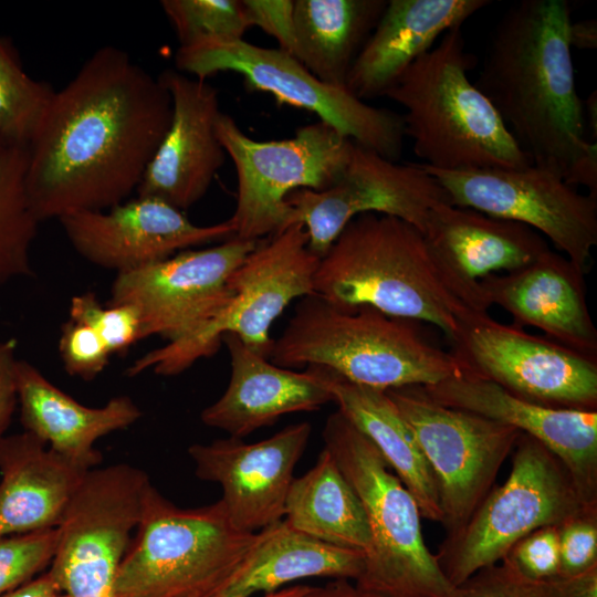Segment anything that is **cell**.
<instances>
[{
  "instance_id": "cell-1",
  "label": "cell",
  "mask_w": 597,
  "mask_h": 597,
  "mask_svg": "<svg viewBox=\"0 0 597 597\" xmlns=\"http://www.w3.org/2000/svg\"><path fill=\"white\" fill-rule=\"evenodd\" d=\"M171 97L125 51L104 46L54 93L29 145L27 190L39 222L124 202L171 119Z\"/></svg>"
},
{
  "instance_id": "cell-2",
  "label": "cell",
  "mask_w": 597,
  "mask_h": 597,
  "mask_svg": "<svg viewBox=\"0 0 597 597\" xmlns=\"http://www.w3.org/2000/svg\"><path fill=\"white\" fill-rule=\"evenodd\" d=\"M565 0H523L499 21L475 86L532 165L566 182L597 151L585 137Z\"/></svg>"
},
{
  "instance_id": "cell-3",
  "label": "cell",
  "mask_w": 597,
  "mask_h": 597,
  "mask_svg": "<svg viewBox=\"0 0 597 597\" xmlns=\"http://www.w3.org/2000/svg\"><path fill=\"white\" fill-rule=\"evenodd\" d=\"M314 294L341 308L430 323L451 343L490 308L480 282L451 270L419 229L375 212L353 218L320 259Z\"/></svg>"
},
{
  "instance_id": "cell-4",
  "label": "cell",
  "mask_w": 597,
  "mask_h": 597,
  "mask_svg": "<svg viewBox=\"0 0 597 597\" xmlns=\"http://www.w3.org/2000/svg\"><path fill=\"white\" fill-rule=\"evenodd\" d=\"M269 359L287 369L326 367L383 390L464 375L460 360L427 341L415 321L371 306L341 308L314 293L300 298Z\"/></svg>"
},
{
  "instance_id": "cell-5",
  "label": "cell",
  "mask_w": 597,
  "mask_h": 597,
  "mask_svg": "<svg viewBox=\"0 0 597 597\" xmlns=\"http://www.w3.org/2000/svg\"><path fill=\"white\" fill-rule=\"evenodd\" d=\"M472 61L461 25L454 27L385 93L406 111L405 136L416 156L440 170L532 165L494 106L470 82Z\"/></svg>"
},
{
  "instance_id": "cell-6",
  "label": "cell",
  "mask_w": 597,
  "mask_h": 597,
  "mask_svg": "<svg viewBox=\"0 0 597 597\" xmlns=\"http://www.w3.org/2000/svg\"><path fill=\"white\" fill-rule=\"evenodd\" d=\"M322 437L366 514L370 545L358 587L384 597H455L423 540L420 509L375 444L338 409Z\"/></svg>"
},
{
  "instance_id": "cell-7",
  "label": "cell",
  "mask_w": 597,
  "mask_h": 597,
  "mask_svg": "<svg viewBox=\"0 0 597 597\" xmlns=\"http://www.w3.org/2000/svg\"><path fill=\"white\" fill-rule=\"evenodd\" d=\"M136 530L117 573V597H214L255 535L234 526L221 500L180 509L151 483Z\"/></svg>"
},
{
  "instance_id": "cell-8",
  "label": "cell",
  "mask_w": 597,
  "mask_h": 597,
  "mask_svg": "<svg viewBox=\"0 0 597 597\" xmlns=\"http://www.w3.org/2000/svg\"><path fill=\"white\" fill-rule=\"evenodd\" d=\"M318 262L302 223L261 241L230 276L232 297L217 315L186 336L137 358L126 375L134 377L149 369L160 376L178 375L218 352L229 333L269 359L273 322L293 300L314 293Z\"/></svg>"
},
{
  "instance_id": "cell-9",
  "label": "cell",
  "mask_w": 597,
  "mask_h": 597,
  "mask_svg": "<svg viewBox=\"0 0 597 597\" xmlns=\"http://www.w3.org/2000/svg\"><path fill=\"white\" fill-rule=\"evenodd\" d=\"M512 453L506 481L490 491L464 527L446 537L434 554L455 588L500 563L532 532L597 509L584 501L565 465L540 441L521 433Z\"/></svg>"
},
{
  "instance_id": "cell-10",
  "label": "cell",
  "mask_w": 597,
  "mask_h": 597,
  "mask_svg": "<svg viewBox=\"0 0 597 597\" xmlns=\"http://www.w3.org/2000/svg\"><path fill=\"white\" fill-rule=\"evenodd\" d=\"M217 136L237 174V203L228 219L243 240H262L290 226L287 196L297 189L332 187L349 163L355 143L331 125L316 122L290 138L259 142L221 113Z\"/></svg>"
},
{
  "instance_id": "cell-11",
  "label": "cell",
  "mask_w": 597,
  "mask_h": 597,
  "mask_svg": "<svg viewBox=\"0 0 597 597\" xmlns=\"http://www.w3.org/2000/svg\"><path fill=\"white\" fill-rule=\"evenodd\" d=\"M175 63L177 71L200 80L219 72L240 74L248 88L315 114L356 145L392 161L401 157L406 137L402 115L371 106L346 87L322 82L279 48H263L243 39L206 40L179 46Z\"/></svg>"
},
{
  "instance_id": "cell-12",
  "label": "cell",
  "mask_w": 597,
  "mask_h": 597,
  "mask_svg": "<svg viewBox=\"0 0 597 597\" xmlns=\"http://www.w3.org/2000/svg\"><path fill=\"white\" fill-rule=\"evenodd\" d=\"M433 473L446 537L459 533L492 490L521 436L517 429L443 406L422 386L386 390Z\"/></svg>"
},
{
  "instance_id": "cell-13",
  "label": "cell",
  "mask_w": 597,
  "mask_h": 597,
  "mask_svg": "<svg viewBox=\"0 0 597 597\" xmlns=\"http://www.w3.org/2000/svg\"><path fill=\"white\" fill-rule=\"evenodd\" d=\"M149 483L144 471L125 463L86 473L56 527L49 570L64 597H117V573Z\"/></svg>"
},
{
  "instance_id": "cell-14",
  "label": "cell",
  "mask_w": 597,
  "mask_h": 597,
  "mask_svg": "<svg viewBox=\"0 0 597 597\" xmlns=\"http://www.w3.org/2000/svg\"><path fill=\"white\" fill-rule=\"evenodd\" d=\"M420 165L444 189L451 205L525 224L586 272L597 244V198L534 165L463 170Z\"/></svg>"
},
{
  "instance_id": "cell-15",
  "label": "cell",
  "mask_w": 597,
  "mask_h": 597,
  "mask_svg": "<svg viewBox=\"0 0 597 597\" xmlns=\"http://www.w3.org/2000/svg\"><path fill=\"white\" fill-rule=\"evenodd\" d=\"M451 353L464 375L492 381L520 398L546 407L597 410V357L501 324L489 313L464 326Z\"/></svg>"
},
{
  "instance_id": "cell-16",
  "label": "cell",
  "mask_w": 597,
  "mask_h": 597,
  "mask_svg": "<svg viewBox=\"0 0 597 597\" xmlns=\"http://www.w3.org/2000/svg\"><path fill=\"white\" fill-rule=\"evenodd\" d=\"M262 240L237 237L199 250H184L159 262L116 273L108 304H132L140 314L142 339L168 342L193 332L232 297L229 279Z\"/></svg>"
},
{
  "instance_id": "cell-17",
  "label": "cell",
  "mask_w": 597,
  "mask_h": 597,
  "mask_svg": "<svg viewBox=\"0 0 597 597\" xmlns=\"http://www.w3.org/2000/svg\"><path fill=\"white\" fill-rule=\"evenodd\" d=\"M286 201L290 226L302 223L308 248L320 259L356 216L383 213L405 220L422 233L430 211L449 202L444 189L420 164H399L354 145L341 178L321 191L297 189Z\"/></svg>"
},
{
  "instance_id": "cell-18",
  "label": "cell",
  "mask_w": 597,
  "mask_h": 597,
  "mask_svg": "<svg viewBox=\"0 0 597 597\" xmlns=\"http://www.w3.org/2000/svg\"><path fill=\"white\" fill-rule=\"evenodd\" d=\"M57 220L83 259L116 273L234 234L229 220L198 226L169 203L138 196L106 210L70 212Z\"/></svg>"
},
{
  "instance_id": "cell-19",
  "label": "cell",
  "mask_w": 597,
  "mask_h": 597,
  "mask_svg": "<svg viewBox=\"0 0 597 597\" xmlns=\"http://www.w3.org/2000/svg\"><path fill=\"white\" fill-rule=\"evenodd\" d=\"M311 431L304 421L259 442L229 437L209 444L195 443L188 453L200 480L221 485L220 500L234 526L255 533L284 519L294 468Z\"/></svg>"
},
{
  "instance_id": "cell-20",
  "label": "cell",
  "mask_w": 597,
  "mask_h": 597,
  "mask_svg": "<svg viewBox=\"0 0 597 597\" xmlns=\"http://www.w3.org/2000/svg\"><path fill=\"white\" fill-rule=\"evenodd\" d=\"M159 78L171 97V119L136 191L184 211L202 199L227 159L216 132L222 112L207 80L177 70Z\"/></svg>"
},
{
  "instance_id": "cell-21",
  "label": "cell",
  "mask_w": 597,
  "mask_h": 597,
  "mask_svg": "<svg viewBox=\"0 0 597 597\" xmlns=\"http://www.w3.org/2000/svg\"><path fill=\"white\" fill-rule=\"evenodd\" d=\"M422 388L443 406L511 426L540 441L565 465L584 501L597 505V410L542 406L467 375Z\"/></svg>"
},
{
  "instance_id": "cell-22",
  "label": "cell",
  "mask_w": 597,
  "mask_h": 597,
  "mask_svg": "<svg viewBox=\"0 0 597 597\" xmlns=\"http://www.w3.org/2000/svg\"><path fill=\"white\" fill-rule=\"evenodd\" d=\"M479 282L490 306L510 313L513 325L535 327L561 345L597 357L585 271L565 255L548 249L521 269Z\"/></svg>"
},
{
  "instance_id": "cell-23",
  "label": "cell",
  "mask_w": 597,
  "mask_h": 597,
  "mask_svg": "<svg viewBox=\"0 0 597 597\" xmlns=\"http://www.w3.org/2000/svg\"><path fill=\"white\" fill-rule=\"evenodd\" d=\"M231 377L222 396L205 408L201 421L240 438L274 425L284 415L313 411L333 401L315 366L298 373L280 367L251 349L235 334H226Z\"/></svg>"
},
{
  "instance_id": "cell-24",
  "label": "cell",
  "mask_w": 597,
  "mask_h": 597,
  "mask_svg": "<svg viewBox=\"0 0 597 597\" xmlns=\"http://www.w3.org/2000/svg\"><path fill=\"white\" fill-rule=\"evenodd\" d=\"M488 0H389L357 55L346 88L364 101L384 96L437 39L486 7Z\"/></svg>"
},
{
  "instance_id": "cell-25",
  "label": "cell",
  "mask_w": 597,
  "mask_h": 597,
  "mask_svg": "<svg viewBox=\"0 0 597 597\" xmlns=\"http://www.w3.org/2000/svg\"><path fill=\"white\" fill-rule=\"evenodd\" d=\"M88 469L23 431L0 437V537L56 528Z\"/></svg>"
},
{
  "instance_id": "cell-26",
  "label": "cell",
  "mask_w": 597,
  "mask_h": 597,
  "mask_svg": "<svg viewBox=\"0 0 597 597\" xmlns=\"http://www.w3.org/2000/svg\"><path fill=\"white\" fill-rule=\"evenodd\" d=\"M15 383L23 431L88 469L102 461L94 447L100 438L126 429L142 417L128 396H116L97 408L84 406L23 359L17 360Z\"/></svg>"
},
{
  "instance_id": "cell-27",
  "label": "cell",
  "mask_w": 597,
  "mask_h": 597,
  "mask_svg": "<svg viewBox=\"0 0 597 597\" xmlns=\"http://www.w3.org/2000/svg\"><path fill=\"white\" fill-rule=\"evenodd\" d=\"M423 234L438 256L470 282L521 269L549 249L525 224L449 202L430 211Z\"/></svg>"
},
{
  "instance_id": "cell-28",
  "label": "cell",
  "mask_w": 597,
  "mask_h": 597,
  "mask_svg": "<svg viewBox=\"0 0 597 597\" xmlns=\"http://www.w3.org/2000/svg\"><path fill=\"white\" fill-rule=\"evenodd\" d=\"M363 568V552L323 542L282 519L255 533L242 562L214 597L268 595L312 577L356 582Z\"/></svg>"
},
{
  "instance_id": "cell-29",
  "label": "cell",
  "mask_w": 597,
  "mask_h": 597,
  "mask_svg": "<svg viewBox=\"0 0 597 597\" xmlns=\"http://www.w3.org/2000/svg\"><path fill=\"white\" fill-rule=\"evenodd\" d=\"M315 367L338 410L375 444L415 498L421 516L440 523L441 509L431 468L386 390L354 384L326 367Z\"/></svg>"
},
{
  "instance_id": "cell-30",
  "label": "cell",
  "mask_w": 597,
  "mask_h": 597,
  "mask_svg": "<svg viewBox=\"0 0 597 597\" xmlns=\"http://www.w3.org/2000/svg\"><path fill=\"white\" fill-rule=\"evenodd\" d=\"M386 0H294V56L318 80L346 87Z\"/></svg>"
},
{
  "instance_id": "cell-31",
  "label": "cell",
  "mask_w": 597,
  "mask_h": 597,
  "mask_svg": "<svg viewBox=\"0 0 597 597\" xmlns=\"http://www.w3.org/2000/svg\"><path fill=\"white\" fill-rule=\"evenodd\" d=\"M284 520L307 535L364 555L370 545L363 505L326 448L312 469L292 481Z\"/></svg>"
},
{
  "instance_id": "cell-32",
  "label": "cell",
  "mask_w": 597,
  "mask_h": 597,
  "mask_svg": "<svg viewBox=\"0 0 597 597\" xmlns=\"http://www.w3.org/2000/svg\"><path fill=\"white\" fill-rule=\"evenodd\" d=\"M29 148L0 142V286L31 276L38 224L28 197Z\"/></svg>"
},
{
  "instance_id": "cell-33",
  "label": "cell",
  "mask_w": 597,
  "mask_h": 597,
  "mask_svg": "<svg viewBox=\"0 0 597 597\" xmlns=\"http://www.w3.org/2000/svg\"><path fill=\"white\" fill-rule=\"evenodd\" d=\"M53 88L31 78L13 50L0 38V136L29 147L54 96Z\"/></svg>"
},
{
  "instance_id": "cell-34",
  "label": "cell",
  "mask_w": 597,
  "mask_h": 597,
  "mask_svg": "<svg viewBox=\"0 0 597 597\" xmlns=\"http://www.w3.org/2000/svg\"><path fill=\"white\" fill-rule=\"evenodd\" d=\"M180 46L206 40H240L251 27L242 0H163Z\"/></svg>"
},
{
  "instance_id": "cell-35",
  "label": "cell",
  "mask_w": 597,
  "mask_h": 597,
  "mask_svg": "<svg viewBox=\"0 0 597 597\" xmlns=\"http://www.w3.org/2000/svg\"><path fill=\"white\" fill-rule=\"evenodd\" d=\"M70 320L92 327L111 354L126 350L142 339L139 311L132 304L103 306L92 293L75 295L70 304Z\"/></svg>"
},
{
  "instance_id": "cell-36",
  "label": "cell",
  "mask_w": 597,
  "mask_h": 597,
  "mask_svg": "<svg viewBox=\"0 0 597 597\" xmlns=\"http://www.w3.org/2000/svg\"><path fill=\"white\" fill-rule=\"evenodd\" d=\"M57 528L0 537V597L28 583L52 562Z\"/></svg>"
},
{
  "instance_id": "cell-37",
  "label": "cell",
  "mask_w": 597,
  "mask_h": 597,
  "mask_svg": "<svg viewBox=\"0 0 597 597\" xmlns=\"http://www.w3.org/2000/svg\"><path fill=\"white\" fill-rule=\"evenodd\" d=\"M455 597H565L559 575L528 579L503 562L476 572L457 587Z\"/></svg>"
},
{
  "instance_id": "cell-38",
  "label": "cell",
  "mask_w": 597,
  "mask_h": 597,
  "mask_svg": "<svg viewBox=\"0 0 597 597\" xmlns=\"http://www.w3.org/2000/svg\"><path fill=\"white\" fill-rule=\"evenodd\" d=\"M59 354L65 371L83 380L96 378L105 369L112 355L92 327L72 320L62 326Z\"/></svg>"
},
{
  "instance_id": "cell-39",
  "label": "cell",
  "mask_w": 597,
  "mask_h": 597,
  "mask_svg": "<svg viewBox=\"0 0 597 597\" xmlns=\"http://www.w3.org/2000/svg\"><path fill=\"white\" fill-rule=\"evenodd\" d=\"M501 562L533 580L559 575L558 526H544L526 535Z\"/></svg>"
},
{
  "instance_id": "cell-40",
  "label": "cell",
  "mask_w": 597,
  "mask_h": 597,
  "mask_svg": "<svg viewBox=\"0 0 597 597\" xmlns=\"http://www.w3.org/2000/svg\"><path fill=\"white\" fill-rule=\"evenodd\" d=\"M559 576L569 577L597 566V509L558 526Z\"/></svg>"
},
{
  "instance_id": "cell-41",
  "label": "cell",
  "mask_w": 597,
  "mask_h": 597,
  "mask_svg": "<svg viewBox=\"0 0 597 597\" xmlns=\"http://www.w3.org/2000/svg\"><path fill=\"white\" fill-rule=\"evenodd\" d=\"M249 21L273 36L279 49L294 54V0H242Z\"/></svg>"
},
{
  "instance_id": "cell-42",
  "label": "cell",
  "mask_w": 597,
  "mask_h": 597,
  "mask_svg": "<svg viewBox=\"0 0 597 597\" xmlns=\"http://www.w3.org/2000/svg\"><path fill=\"white\" fill-rule=\"evenodd\" d=\"M17 341H0V437L10 425L18 404L15 383Z\"/></svg>"
},
{
  "instance_id": "cell-43",
  "label": "cell",
  "mask_w": 597,
  "mask_h": 597,
  "mask_svg": "<svg viewBox=\"0 0 597 597\" xmlns=\"http://www.w3.org/2000/svg\"><path fill=\"white\" fill-rule=\"evenodd\" d=\"M301 597H384L365 590L352 580L336 579L324 586H308Z\"/></svg>"
},
{
  "instance_id": "cell-44",
  "label": "cell",
  "mask_w": 597,
  "mask_h": 597,
  "mask_svg": "<svg viewBox=\"0 0 597 597\" xmlns=\"http://www.w3.org/2000/svg\"><path fill=\"white\" fill-rule=\"evenodd\" d=\"M1 597H64L50 572L29 580Z\"/></svg>"
},
{
  "instance_id": "cell-45",
  "label": "cell",
  "mask_w": 597,
  "mask_h": 597,
  "mask_svg": "<svg viewBox=\"0 0 597 597\" xmlns=\"http://www.w3.org/2000/svg\"><path fill=\"white\" fill-rule=\"evenodd\" d=\"M568 41L570 49L595 50L597 48V21L595 19L570 21Z\"/></svg>"
},
{
  "instance_id": "cell-46",
  "label": "cell",
  "mask_w": 597,
  "mask_h": 597,
  "mask_svg": "<svg viewBox=\"0 0 597 597\" xmlns=\"http://www.w3.org/2000/svg\"><path fill=\"white\" fill-rule=\"evenodd\" d=\"M584 111L588 117L590 129L594 130V137L597 136V94L593 92L584 102Z\"/></svg>"
},
{
  "instance_id": "cell-47",
  "label": "cell",
  "mask_w": 597,
  "mask_h": 597,
  "mask_svg": "<svg viewBox=\"0 0 597 597\" xmlns=\"http://www.w3.org/2000/svg\"><path fill=\"white\" fill-rule=\"evenodd\" d=\"M307 588L308 585H294L260 597H301Z\"/></svg>"
},
{
  "instance_id": "cell-48",
  "label": "cell",
  "mask_w": 597,
  "mask_h": 597,
  "mask_svg": "<svg viewBox=\"0 0 597 597\" xmlns=\"http://www.w3.org/2000/svg\"><path fill=\"white\" fill-rule=\"evenodd\" d=\"M0 142H2L1 136H0Z\"/></svg>"
}]
</instances>
